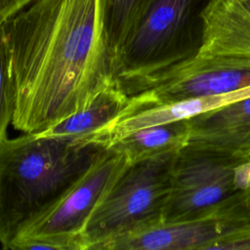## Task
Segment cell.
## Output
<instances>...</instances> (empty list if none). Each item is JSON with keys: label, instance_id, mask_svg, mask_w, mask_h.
Returning a JSON list of instances; mask_svg holds the SVG:
<instances>
[{"label": "cell", "instance_id": "obj_1", "mask_svg": "<svg viewBox=\"0 0 250 250\" xmlns=\"http://www.w3.org/2000/svg\"><path fill=\"white\" fill-rule=\"evenodd\" d=\"M12 57V125L40 134L116 80L102 0H34L4 23Z\"/></svg>", "mask_w": 250, "mask_h": 250}, {"label": "cell", "instance_id": "obj_2", "mask_svg": "<svg viewBox=\"0 0 250 250\" xmlns=\"http://www.w3.org/2000/svg\"><path fill=\"white\" fill-rule=\"evenodd\" d=\"M105 148L73 139L23 134L0 142V244L50 208Z\"/></svg>", "mask_w": 250, "mask_h": 250}, {"label": "cell", "instance_id": "obj_3", "mask_svg": "<svg viewBox=\"0 0 250 250\" xmlns=\"http://www.w3.org/2000/svg\"><path fill=\"white\" fill-rule=\"evenodd\" d=\"M210 0H153L115 56V77L129 85L194 56Z\"/></svg>", "mask_w": 250, "mask_h": 250}, {"label": "cell", "instance_id": "obj_4", "mask_svg": "<svg viewBox=\"0 0 250 250\" xmlns=\"http://www.w3.org/2000/svg\"><path fill=\"white\" fill-rule=\"evenodd\" d=\"M178 151L128 161L84 229L86 250L163 221Z\"/></svg>", "mask_w": 250, "mask_h": 250}, {"label": "cell", "instance_id": "obj_5", "mask_svg": "<svg viewBox=\"0 0 250 250\" xmlns=\"http://www.w3.org/2000/svg\"><path fill=\"white\" fill-rule=\"evenodd\" d=\"M250 222V188L237 190L189 217L113 237L94 250H210L223 236Z\"/></svg>", "mask_w": 250, "mask_h": 250}, {"label": "cell", "instance_id": "obj_6", "mask_svg": "<svg viewBox=\"0 0 250 250\" xmlns=\"http://www.w3.org/2000/svg\"><path fill=\"white\" fill-rule=\"evenodd\" d=\"M250 86V55H199L125 88L144 104L221 95Z\"/></svg>", "mask_w": 250, "mask_h": 250}, {"label": "cell", "instance_id": "obj_7", "mask_svg": "<svg viewBox=\"0 0 250 250\" xmlns=\"http://www.w3.org/2000/svg\"><path fill=\"white\" fill-rule=\"evenodd\" d=\"M248 159L188 143L176 155L163 221L189 217L235 192L234 168Z\"/></svg>", "mask_w": 250, "mask_h": 250}, {"label": "cell", "instance_id": "obj_8", "mask_svg": "<svg viewBox=\"0 0 250 250\" xmlns=\"http://www.w3.org/2000/svg\"><path fill=\"white\" fill-rule=\"evenodd\" d=\"M127 163L125 155L105 148L62 196L18 236H61L84 242L82 234L91 215Z\"/></svg>", "mask_w": 250, "mask_h": 250}, {"label": "cell", "instance_id": "obj_9", "mask_svg": "<svg viewBox=\"0 0 250 250\" xmlns=\"http://www.w3.org/2000/svg\"><path fill=\"white\" fill-rule=\"evenodd\" d=\"M248 96L250 86L230 93L189 98L161 104H139L130 98L126 107L113 121L85 139L83 143H95L107 148L118 140L142 128L188 120Z\"/></svg>", "mask_w": 250, "mask_h": 250}, {"label": "cell", "instance_id": "obj_10", "mask_svg": "<svg viewBox=\"0 0 250 250\" xmlns=\"http://www.w3.org/2000/svg\"><path fill=\"white\" fill-rule=\"evenodd\" d=\"M187 121L189 144L250 158V96Z\"/></svg>", "mask_w": 250, "mask_h": 250}, {"label": "cell", "instance_id": "obj_11", "mask_svg": "<svg viewBox=\"0 0 250 250\" xmlns=\"http://www.w3.org/2000/svg\"><path fill=\"white\" fill-rule=\"evenodd\" d=\"M196 54L250 55V0H210Z\"/></svg>", "mask_w": 250, "mask_h": 250}, {"label": "cell", "instance_id": "obj_12", "mask_svg": "<svg viewBox=\"0 0 250 250\" xmlns=\"http://www.w3.org/2000/svg\"><path fill=\"white\" fill-rule=\"evenodd\" d=\"M129 100L130 96L115 80L98 92L81 109L37 135L82 142L113 121L126 107Z\"/></svg>", "mask_w": 250, "mask_h": 250}, {"label": "cell", "instance_id": "obj_13", "mask_svg": "<svg viewBox=\"0 0 250 250\" xmlns=\"http://www.w3.org/2000/svg\"><path fill=\"white\" fill-rule=\"evenodd\" d=\"M187 120L162 123L137 130L112 144L109 147L137 161L155 155L178 151L188 143Z\"/></svg>", "mask_w": 250, "mask_h": 250}, {"label": "cell", "instance_id": "obj_14", "mask_svg": "<svg viewBox=\"0 0 250 250\" xmlns=\"http://www.w3.org/2000/svg\"><path fill=\"white\" fill-rule=\"evenodd\" d=\"M153 0H102L104 37L114 58Z\"/></svg>", "mask_w": 250, "mask_h": 250}, {"label": "cell", "instance_id": "obj_15", "mask_svg": "<svg viewBox=\"0 0 250 250\" xmlns=\"http://www.w3.org/2000/svg\"><path fill=\"white\" fill-rule=\"evenodd\" d=\"M16 108V87L12 57L5 25L0 26V142L7 137Z\"/></svg>", "mask_w": 250, "mask_h": 250}, {"label": "cell", "instance_id": "obj_16", "mask_svg": "<svg viewBox=\"0 0 250 250\" xmlns=\"http://www.w3.org/2000/svg\"><path fill=\"white\" fill-rule=\"evenodd\" d=\"M8 249H50V250H86L84 242L79 238L61 236H18Z\"/></svg>", "mask_w": 250, "mask_h": 250}, {"label": "cell", "instance_id": "obj_17", "mask_svg": "<svg viewBox=\"0 0 250 250\" xmlns=\"http://www.w3.org/2000/svg\"><path fill=\"white\" fill-rule=\"evenodd\" d=\"M210 250H250V222L220 238Z\"/></svg>", "mask_w": 250, "mask_h": 250}, {"label": "cell", "instance_id": "obj_18", "mask_svg": "<svg viewBox=\"0 0 250 250\" xmlns=\"http://www.w3.org/2000/svg\"><path fill=\"white\" fill-rule=\"evenodd\" d=\"M34 0H0V26L29 6Z\"/></svg>", "mask_w": 250, "mask_h": 250}, {"label": "cell", "instance_id": "obj_19", "mask_svg": "<svg viewBox=\"0 0 250 250\" xmlns=\"http://www.w3.org/2000/svg\"><path fill=\"white\" fill-rule=\"evenodd\" d=\"M232 185L234 191L250 188V159L241 162L234 168Z\"/></svg>", "mask_w": 250, "mask_h": 250}]
</instances>
